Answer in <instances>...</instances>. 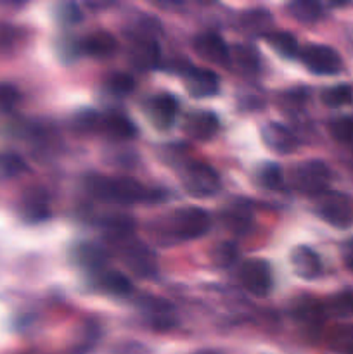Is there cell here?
I'll return each mask as SVG.
<instances>
[{"label": "cell", "mask_w": 353, "mask_h": 354, "mask_svg": "<svg viewBox=\"0 0 353 354\" xmlns=\"http://www.w3.org/2000/svg\"><path fill=\"white\" fill-rule=\"evenodd\" d=\"M235 61L242 66V68L255 69L258 66V57H256V52L249 47H237L234 54Z\"/></svg>", "instance_id": "cell-33"}, {"label": "cell", "mask_w": 353, "mask_h": 354, "mask_svg": "<svg viewBox=\"0 0 353 354\" xmlns=\"http://www.w3.org/2000/svg\"><path fill=\"white\" fill-rule=\"evenodd\" d=\"M294 317L300 322L308 325H320L324 320V306L314 297H298L294 301Z\"/></svg>", "instance_id": "cell-17"}, {"label": "cell", "mask_w": 353, "mask_h": 354, "mask_svg": "<svg viewBox=\"0 0 353 354\" xmlns=\"http://www.w3.org/2000/svg\"><path fill=\"white\" fill-rule=\"evenodd\" d=\"M291 17H294L300 23L311 24L322 17V6L315 0H296L287 6Z\"/></svg>", "instance_id": "cell-21"}, {"label": "cell", "mask_w": 353, "mask_h": 354, "mask_svg": "<svg viewBox=\"0 0 353 354\" xmlns=\"http://www.w3.org/2000/svg\"><path fill=\"white\" fill-rule=\"evenodd\" d=\"M187 90L196 99L213 97L220 90V78L211 69H190L187 73Z\"/></svg>", "instance_id": "cell-12"}, {"label": "cell", "mask_w": 353, "mask_h": 354, "mask_svg": "<svg viewBox=\"0 0 353 354\" xmlns=\"http://www.w3.org/2000/svg\"><path fill=\"white\" fill-rule=\"evenodd\" d=\"M301 62L314 75H338L343 69V61L338 52L327 45H308L301 50Z\"/></svg>", "instance_id": "cell-6"}, {"label": "cell", "mask_w": 353, "mask_h": 354, "mask_svg": "<svg viewBox=\"0 0 353 354\" xmlns=\"http://www.w3.org/2000/svg\"><path fill=\"white\" fill-rule=\"evenodd\" d=\"M225 223L232 230H246L248 225L251 223V211L248 206H230L225 214Z\"/></svg>", "instance_id": "cell-29"}, {"label": "cell", "mask_w": 353, "mask_h": 354, "mask_svg": "<svg viewBox=\"0 0 353 354\" xmlns=\"http://www.w3.org/2000/svg\"><path fill=\"white\" fill-rule=\"evenodd\" d=\"M107 88L118 95H125L135 88V80L127 73H114L107 78Z\"/></svg>", "instance_id": "cell-31"}, {"label": "cell", "mask_w": 353, "mask_h": 354, "mask_svg": "<svg viewBox=\"0 0 353 354\" xmlns=\"http://www.w3.org/2000/svg\"><path fill=\"white\" fill-rule=\"evenodd\" d=\"M179 114V102L170 93L152 97L147 106V116L159 130H168L176 120Z\"/></svg>", "instance_id": "cell-9"}, {"label": "cell", "mask_w": 353, "mask_h": 354, "mask_svg": "<svg viewBox=\"0 0 353 354\" xmlns=\"http://www.w3.org/2000/svg\"><path fill=\"white\" fill-rule=\"evenodd\" d=\"M17 100V92L10 85H0V107H10Z\"/></svg>", "instance_id": "cell-35"}, {"label": "cell", "mask_w": 353, "mask_h": 354, "mask_svg": "<svg viewBox=\"0 0 353 354\" xmlns=\"http://www.w3.org/2000/svg\"><path fill=\"white\" fill-rule=\"evenodd\" d=\"M80 48L93 57H109L116 50V38L107 31H96L80 41Z\"/></svg>", "instance_id": "cell-15"}, {"label": "cell", "mask_w": 353, "mask_h": 354, "mask_svg": "<svg viewBox=\"0 0 353 354\" xmlns=\"http://www.w3.org/2000/svg\"><path fill=\"white\" fill-rule=\"evenodd\" d=\"M142 311L151 322L152 327L159 328V330H166V328L175 325V313L170 303L166 301L158 299V297H145L141 303Z\"/></svg>", "instance_id": "cell-13"}, {"label": "cell", "mask_w": 353, "mask_h": 354, "mask_svg": "<svg viewBox=\"0 0 353 354\" xmlns=\"http://www.w3.org/2000/svg\"><path fill=\"white\" fill-rule=\"evenodd\" d=\"M75 259L83 268L99 272L106 261V254H104L102 249L93 244H80L75 248Z\"/></svg>", "instance_id": "cell-22"}, {"label": "cell", "mask_w": 353, "mask_h": 354, "mask_svg": "<svg viewBox=\"0 0 353 354\" xmlns=\"http://www.w3.org/2000/svg\"><path fill=\"white\" fill-rule=\"evenodd\" d=\"M352 308H353V297H352Z\"/></svg>", "instance_id": "cell-39"}, {"label": "cell", "mask_w": 353, "mask_h": 354, "mask_svg": "<svg viewBox=\"0 0 353 354\" xmlns=\"http://www.w3.org/2000/svg\"><path fill=\"white\" fill-rule=\"evenodd\" d=\"M85 189L96 199L114 204H134L147 201L151 197L147 189L134 178H111L104 175H89L85 178Z\"/></svg>", "instance_id": "cell-1"}, {"label": "cell", "mask_w": 353, "mask_h": 354, "mask_svg": "<svg viewBox=\"0 0 353 354\" xmlns=\"http://www.w3.org/2000/svg\"><path fill=\"white\" fill-rule=\"evenodd\" d=\"M329 131L332 138L341 144H352L353 142V116H339L329 123Z\"/></svg>", "instance_id": "cell-28"}, {"label": "cell", "mask_w": 353, "mask_h": 354, "mask_svg": "<svg viewBox=\"0 0 353 354\" xmlns=\"http://www.w3.org/2000/svg\"><path fill=\"white\" fill-rule=\"evenodd\" d=\"M331 183V169L324 161L311 159V161L300 162L293 169V185L305 196L318 197L329 190Z\"/></svg>", "instance_id": "cell-4"}, {"label": "cell", "mask_w": 353, "mask_h": 354, "mask_svg": "<svg viewBox=\"0 0 353 354\" xmlns=\"http://www.w3.org/2000/svg\"><path fill=\"white\" fill-rule=\"evenodd\" d=\"M262 140L266 147L275 154H291L296 151L298 138L294 137L293 131L280 123H265L262 128Z\"/></svg>", "instance_id": "cell-8"}, {"label": "cell", "mask_w": 353, "mask_h": 354, "mask_svg": "<svg viewBox=\"0 0 353 354\" xmlns=\"http://www.w3.org/2000/svg\"><path fill=\"white\" fill-rule=\"evenodd\" d=\"M57 19L64 24H75L83 19V14L76 3H62L57 9Z\"/></svg>", "instance_id": "cell-32"}, {"label": "cell", "mask_w": 353, "mask_h": 354, "mask_svg": "<svg viewBox=\"0 0 353 354\" xmlns=\"http://www.w3.org/2000/svg\"><path fill=\"white\" fill-rule=\"evenodd\" d=\"M327 344L332 351L353 354V324H339L331 328Z\"/></svg>", "instance_id": "cell-20"}, {"label": "cell", "mask_w": 353, "mask_h": 354, "mask_svg": "<svg viewBox=\"0 0 353 354\" xmlns=\"http://www.w3.org/2000/svg\"><path fill=\"white\" fill-rule=\"evenodd\" d=\"M161 52H159L158 44L154 40H141L134 45L130 52V59L137 68L152 69L158 66Z\"/></svg>", "instance_id": "cell-16"}, {"label": "cell", "mask_w": 353, "mask_h": 354, "mask_svg": "<svg viewBox=\"0 0 353 354\" xmlns=\"http://www.w3.org/2000/svg\"><path fill=\"white\" fill-rule=\"evenodd\" d=\"M104 128H106L107 133L120 138H130L137 133L132 121L127 120L125 116H120V114H111V116H107L106 121H104Z\"/></svg>", "instance_id": "cell-26"}, {"label": "cell", "mask_w": 353, "mask_h": 354, "mask_svg": "<svg viewBox=\"0 0 353 354\" xmlns=\"http://www.w3.org/2000/svg\"><path fill=\"white\" fill-rule=\"evenodd\" d=\"M241 282L255 296H266L272 289V270L263 259H248L241 265Z\"/></svg>", "instance_id": "cell-7"}, {"label": "cell", "mask_w": 353, "mask_h": 354, "mask_svg": "<svg viewBox=\"0 0 353 354\" xmlns=\"http://www.w3.org/2000/svg\"><path fill=\"white\" fill-rule=\"evenodd\" d=\"M182 185L190 196L196 197H211L220 190V176L204 162H192L185 166L182 171Z\"/></svg>", "instance_id": "cell-5"}, {"label": "cell", "mask_w": 353, "mask_h": 354, "mask_svg": "<svg viewBox=\"0 0 353 354\" xmlns=\"http://www.w3.org/2000/svg\"><path fill=\"white\" fill-rule=\"evenodd\" d=\"M315 213L334 228H350L353 225V201L346 194L325 190L315 197Z\"/></svg>", "instance_id": "cell-3"}, {"label": "cell", "mask_w": 353, "mask_h": 354, "mask_svg": "<svg viewBox=\"0 0 353 354\" xmlns=\"http://www.w3.org/2000/svg\"><path fill=\"white\" fill-rule=\"evenodd\" d=\"M218 130V118L210 111H199L187 118L185 131L196 140H208Z\"/></svg>", "instance_id": "cell-14"}, {"label": "cell", "mask_w": 353, "mask_h": 354, "mask_svg": "<svg viewBox=\"0 0 353 354\" xmlns=\"http://www.w3.org/2000/svg\"><path fill=\"white\" fill-rule=\"evenodd\" d=\"M345 261H346V265H348V268L353 270V242H352V244L346 245V249H345Z\"/></svg>", "instance_id": "cell-37"}, {"label": "cell", "mask_w": 353, "mask_h": 354, "mask_svg": "<svg viewBox=\"0 0 353 354\" xmlns=\"http://www.w3.org/2000/svg\"><path fill=\"white\" fill-rule=\"evenodd\" d=\"M260 185L269 190H277L284 185V173L275 162H265L258 171Z\"/></svg>", "instance_id": "cell-25"}, {"label": "cell", "mask_w": 353, "mask_h": 354, "mask_svg": "<svg viewBox=\"0 0 353 354\" xmlns=\"http://www.w3.org/2000/svg\"><path fill=\"white\" fill-rule=\"evenodd\" d=\"M99 287L102 290H106L107 294H113V296H128L132 294L134 287L132 282L120 272H114V270H107L99 275Z\"/></svg>", "instance_id": "cell-19"}, {"label": "cell", "mask_w": 353, "mask_h": 354, "mask_svg": "<svg viewBox=\"0 0 353 354\" xmlns=\"http://www.w3.org/2000/svg\"><path fill=\"white\" fill-rule=\"evenodd\" d=\"M23 213L28 220L40 221L48 216V197L44 190H31L23 201Z\"/></svg>", "instance_id": "cell-18"}, {"label": "cell", "mask_w": 353, "mask_h": 354, "mask_svg": "<svg viewBox=\"0 0 353 354\" xmlns=\"http://www.w3.org/2000/svg\"><path fill=\"white\" fill-rule=\"evenodd\" d=\"M21 169H23V161H21L17 156H0V171H2L3 175H16Z\"/></svg>", "instance_id": "cell-34"}, {"label": "cell", "mask_w": 353, "mask_h": 354, "mask_svg": "<svg viewBox=\"0 0 353 354\" xmlns=\"http://www.w3.org/2000/svg\"><path fill=\"white\" fill-rule=\"evenodd\" d=\"M291 266L294 273L303 280H315L322 273V261L314 249L298 245L291 251Z\"/></svg>", "instance_id": "cell-10"}, {"label": "cell", "mask_w": 353, "mask_h": 354, "mask_svg": "<svg viewBox=\"0 0 353 354\" xmlns=\"http://www.w3.org/2000/svg\"><path fill=\"white\" fill-rule=\"evenodd\" d=\"M127 265L130 266L134 272L141 273V275H149L154 270V256L144 248V245H135V248H128L127 252Z\"/></svg>", "instance_id": "cell-23"}, {"label": "cell", "mask_w": 353, "mask_h": 354, "mask_svg": "<svg viewBox=\"0 0 353 354\" xmlns=\"http://www.w3.org/2000/svg\"><path fill=\"white\" fill-rule=\"evenodd\" d=\"M266 40H269L270 47L273 50L279 52L282 57H294L298 54V41L294 38V35L287 33V31H273V33L266 35Z\"/></svg>", "instance_id": "cell-24"}, {"label": "cell", "mask_w": 353, "mask_h": 354, "mask_svg": "<svg viewBox=\"0 0 353 354\" xmlns=\"http://www.w3.org/2000/svg\"><path fill=\"white\" fill-rule=\"evenodd\" d=\"M165 221L170 235L176 242L203 237L211 227L210 214L201 207H182Z\"/></svg>", "instance_id": "cell-2"}, {"label": "cell", "mask_w": 353, "mask_h": 354, "mask_svg": "<svg viewBox=\"0 0 353 354\" xmlns=\"http://www.w3.org/2000/svg\"><path fill=\"white\" fill-rule=\"evenodd\" d=\"M194 48L197 54L213 64H227L230 61V52L225 41L215 33H203L194 40Z\"/></svg>", "instance_id": "cell-11"}, {"label": "cell", "mask_w": 353, "mask_h": 354, "mask_svg": "<svg viewBox=\"0 0 353 354\" xmlns=\"http://www.w3.org/2000/svg\"><path fill=\"white\" fill-rule=\"evenodd\" d=\"M196 354H215L213 351H199V353H196Z\"/></svg>", "instance_id": "cell-38"}, {"label": "cell", "mask_w": 353, "mask_h": 354, "mask_svg": "<svg viewBox=\"0 0 353 354\" xmlns=\"http://www.w3.org/2000/svg\"><path fill=\"white\" fill-rule=\"evenodd\" d=\"M322 100L325 106L329 107H343L348 106L353 100V92L348 85H336L331 88L324 90L322 93Z\"/></svg>", "instance_id": "cell-27"}, {"label": "cell", "mask_w": 353, "mask_h": 354, "mask_svg": "<svg viewBox=\"0 0 353 354\" xmlns=\"http://www.w3.org/2000/svg\"><path fill=\"white\" fill-rule=\"evenodd\" d=\"M211 258H213L215 265L225 268V266H230L235 261V258H237V249L230 242H221V244L215 245L213 252H211Z\"/></svg>", "instance_id": "cell-30"}, {"label": "cell", "mask_w": 353, "mask_h": 354, "mask_svg": "<svg viewBox=\"0 0 353 354\" xmlns=\"http://www.w3.org/2000/svg\"><path fill=\"white\" fill-rule=\"evenodd\" d=\"M118 354H147V353H145V349L142 348L141 344H128V346H123Z\"/></svg>", "instance_id": "cell-36"}]
</instances>
